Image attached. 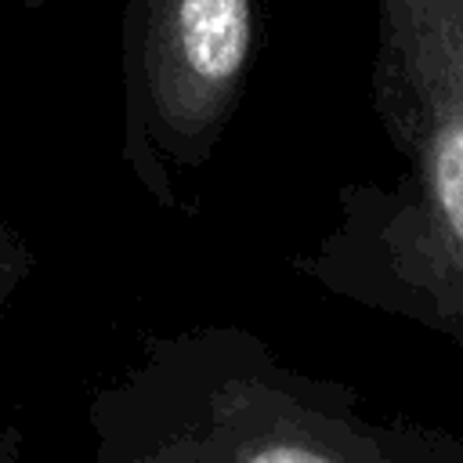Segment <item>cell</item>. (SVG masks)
Returning a JSON list of instances; mask_svg holds the SVG:
<instances>
[{
	"instance_id": "cell-3",
	"label": "cell",
	"mask_w": 463,
	"mask_h": 463,
	"mask_svg": "<svg viewBox=\"0 0 463 463\" xmlns=\"http://www.w3.org/2000/svg\"><path fill=\"white\" fill-rule=\"evenodd\" d=\"M257 54V0H123L119 156L134 184L184 210Z\"/></svg>"
},
{
	"instance_id": "cell-7",
	"label": "cell",
	"mask_w": 463,
	"mask_h": 463,
	"mask_svg": "<svg viewBox=\"0 0 463 463\" xmlns=\"http://www.w3.org/2000/svg\"><path fill=\"white\" fill-rule=\"evenodd\" d=\"M51 0H22V11H29V14H36V11H43Z\"/></svg>"
},
{
	"instance_id": "cell-2",
	"label": "cell",
	"mask_w": 463,
	"mask_h": 463,
	"mask_svg": "<svg viewBox=\"0 0 463 463\" xmlns=\"http://www.w3.org/2000/svg\"><path fill=\"white\" fill-rule=\"evenodd\" d=\"M362 394L242 326L148 333L87 409V463H362Z\"/></svg>"
},
{
	"instance_id": "cell-6",
	"label": "cell",
	"mask_w": 463,
	"mask_h": 463,
	"mask_svg": "<svg viewBox=\"0 0 463 463\" xmlns=\"http://www.w3.org/2000/svg\"><path fill=\"white\" fill-rule=\"evenodd\" d=\"M25 282V275H4L0 279V315L7 311V304H11V297H14V289Z\"/></svg>"
},
{
	"instance_id": "cell-5",
	"label": "cell",
	"mask_w": 463,
	"mask_h": 463,
	"mask_svg": "<svg viewBox=\"0 0 463 463\" xmlns=\"http://www.w3.org/2000/svg\"><path fill=\"white\" fill-rule=\"evenodd\" d=\"M0 463H22V434L0 423Z\"/></svg>"
},
{
	"instance_id": "cell-1",
	"label": "cell",
	"mask_w": 463,
	"mask_h": 463,
	"mask_svg": "<svg viewBox=\"0 0 463 463\" xmlns=\"http://www.w3.org/2000/svg\"><path fill=\"white\" fill-rule=\"evenodd\" d=\"M373 112L398 170L354 181L293 271L463 351V0H373Z\"/></svg>"
},
{
	"instance_id": "cell-4",
	"label": "cell",
	"mask_w": 463,
	"mask_h": 463,
	"mask_svg": "<svg viewBox=\"0 0 463 463\" xmlns=\"http://www.w3.org/2000/svg\"><path fill=\"white\" fill-rule=\"evenodd\" d=\"M29 268H33L29 242L18 235V228H11L0 217V279L4 275H29Z\"/></svg>"
}]
</instances>
